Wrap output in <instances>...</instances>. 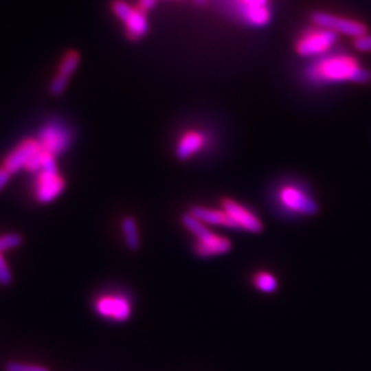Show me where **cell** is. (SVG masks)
<instances>
[{"label": "cell", "mask_w": 371, "mask_h": 371, "mask_svg": "<svg viewBox=\"0 0 371 371\" xmlns=\"http://www.w3.org/2000/svg\"><path fill=\"white\" fill-rule=\"evenodd\" d=\"M308 81L319 86H330L341 83H367L371 74L358 59L350 54H326L316 58L305 70Z\"/></svg>", "instance_id": "6da1fadb"}, {"label": "cell", "mask_w": 371, "mask_h": 371, "mask_svg": "<svg viewBox=\"0 0 371 371\" xmlns=\"http://www.w3.org/2000/svg\"><path fill=\"white\" fill-rule=\"evenodd\" d=\"M337 41V34L315 25L300 34L295 43V52L303 58L324 57L330 52Z\"/></svg>", "instance_id": "7a4b0ae2"}, {"label": "cell", "mask_w": 371, "mask_h": 371, "mask_svg": "<svg viewBox=\"0 0 371 371\" xmlns=\"http://www.w3.org/2000/svg\"><path fill=\"white\" fill-rule=\"evenodd\" d=\"M276 200L286 212L292 214L314 215L319 210L317 202L309 192L295 184L281 186L276 192Z\"/></svg>", "instance_id": "3957f363"}, {"label": "cell", "mask_w": 371, "mask_h": 371, "mask_svg": "<svg viewBox=\"0 0 371 371\" xmlns=\"http://www.w3.org/2000/svg\"><path fill=\"white\" fill-rule=\"evenodd\" d=\"M311 21L316 27L327 29L337 35H345L356 38L368 33L367 25L356 19H346L338 14H329L324 11H316L311 14Z\"/></svg>", "instance_id": "277c9868"}, {"label": "cell", "mask_w": 371, "mask_h": 371, "mask_svg": "<svg viewBox=\"0 0 371 371\" xmlns=\"http://www.w3.org/2000/svg\"><path fill=\"white\" fill-rule=\"evenodd\" d=\"M38 142L43 150L57 157L71 144V133L63 124H47L38 133Z\"/></svg>", "instance_id": "5b68a950"}, {"label": "cell", "mask_w": 371, "mask_h": 371, "mask_svg": "<svg viewBox=\"0 0 371 371\" xmlns=\"http://www.w3.org/2000/svg\"><path fill=\"white\" fill-rule=\"evenodd\" d=\"M96 314L115 322H125L133 314L131 302L123 295H106L95 302Z\"/></svg>", "instance_id": "8992f818"}, {"label": "cell", "mask_w": 371, "mask_h": 371, "mask_svg": "<svg viewBox=\"0 0 371 371\" xmlns=\"http://www.w3.org/2000/svg\"><path fill=\"white\" fill-rule=\"evenodd\" d=\"M113 12L123 23H125L126 30L131 38H143L148 33L149 23L142 10L133 9L128 3L117 0L113 4Z\"/></svg>", "instance_id": "52a82bcc"}, {"label": "cell", "mask_w": 371, "mask_h": 371, "mask_svg": "<svg viewBox=\"0 0 371 371\" xmlns=\"http://www.w3.org/2000/svg\"><path fill=\"white\" fill-rule=\"evenodd\" d=\"M43 148L38 144V139H25L19 146L14 148L5 159L4 168L10 175L19 173L22 170H27L35 157L41 153Z\"/></svg>", "instance_id": "ba28073f"}, {"label": "cell", "mask_w": 371, "mask_h": 371, "mask_svg": "<svg viewBox=\"0 0 371 371\" xmlns=\"http://www.w3.org/2000/svg\"><path fill=\"white\" fill-rule=\"evenodd\" d=\"M223 210L229 215V219L234 221L237 229H244L250 234H260L263 229V224L261 220L254 214L251 210H247V207L240 205L234 200H224Z\"/></svg>", "instance_id": "9c48e42d"}, {"label": "cell", "mask_w": 371, "mask_h": 371, "mask_svg": "<svg viewBox=\"0 0 371 371\" xmlns=\"http://www.w3.org/2000/svg\"><path fill=\"white\" fill-rule=\"evenodd\" d=\"M65 189V181L58 172H38L35 196L40 203H51Z\"/></svg>", "instance_id": "30bf717a"}, {"label": "cell", "mask_w": 371, "mask_h": 371, "mask_svg": "<svg viewBox=\"0 0 371 371\" xmlns=\"http://www.w3.org/2000/svg\"><path fill=\"white\" fill-rule=\"evenodd\" d=\"M231 247H232V243L229 242V239L214 234V236L202 242L196 240L194 251L201 258H212V257L227 254L231 251Z\"/></svg>", "instance_id": "8fae6325"}, {"label": "cell", "mask_w": 371, "mask_h": 371, "mask_svg": "<svg viewBox=\"0 0 371 371\" xmlns=\"http://www.w3.org/2000/svg\"><path fill=\"white\" fill-rule=\"evenodd\" d=\"M190 214L194 215L196 219L200 220L203 224L212 226H221L226 229H237L234 221L229 219V215L225 213L224 210H210L201 205H195L190 210Z\"/></svg>", "instance_id": "7c38bea8"}, {"label": "cell", "mask_w": 371, "mask_h": 371, "mask_svg": "<svg viewBox=\"0 0 371 371\" xmlns=\"http://www.w3.org/2000/svg\"><path fill=\"white\" fill-rule=\"evenodd\" d=\"M205 136L201 133L191 131L181 138L179 143L177 144L176 155L179 160H188L195 154L200 152L205 146Z\"/></svg>", "instance_id": "4fadbf2b"}, {"label": "cell", "mask_w": 371, "mask_h": 371, "mask_svg": "<svg viewBox=\"0 0 371 371\" xmlns=\"http://www.w3.org/2000/svg\"><path fill=\"white\" fill-rule=\"evenodd\" d=\"M122 231H123L124 240L126 247L131 251H137L141 245V238L138 232V226L136 220L133 216H126L122 220Z\"/></svg>", "instance_id": "5bb4252c"}, {"label": "cell", "mask_w": 371, "mask_h": 371, "mask_svg": "<svg viewBox=\"0 0 371 371\" xmlns=\"http://www.w3.org/2000/svg\"><path fill=\"white\" fill-rule=\"evenodd\" d=\"M252 284L257 290L261 291L263 293H273L278 290L279 282L276 280V276L268 273V271H258L252 278Z\"/></svg>", "instance_id": "9a60e30c"}, {"label": "cell", "mask_w": 371, "mask_h": 371, "mask_svg": "<svg viewBox=\"0 0 371 371\" xmlns=\"http://www.w3.org/2000/svg\"><path fill=\"white\" fill-rule=\"evenodd\" d=\"M80 65V54L76 52L67 53V57L64 58L58 75L70 78L72 74L76 71L77 67Z\"/></svg>", "instance_id": "2e32d148"}, {"label": "cell", "mask_w": 371, "mask_h": 371, "mask_svg": "<svg viewBox=\"0 0 371 371\" xmlns=\"http://www.w3.org/2000/svg\"><path fill=\"white\" fill-rule=\"evenodd\" d=\"M23 243V237L19 234H5L0 236V254L14 250Z\"/></svg>", "instance_id": "e0dca14e"}, {"label": "cell", "mask_w": 371, "mask_h": 371, "mask_svg": "<svg viewBox=\"0 0 371 371\" xmlns=\"http://www.w3.org/2000/svg\"><path fill=\"white\" fill-rule=\"evenodd\" d=\"M239 14L243 16L247 11L269 6V0H237Z\"/></svg>", "instance_id": "ac0fdd59"}, {"label": "cell", "mask_w": 371, "mask_h": 371, "mask_svg": "<svg viewBox=\"0 0 371 371\" xmlns=\"http://www.w3.org/2000/svg\"><path fill=\"white\" fill-rule=\"evenodd\" d=\"M67 85H69V78L57 75V76L53 78L52 82H51L49 91H51L52 95H62L63 93L67 91Z\"/></svg>", "instance_id": "d6986e66"}, {"label": "cell", "mask_w": 371, "mask_h": 371, "mask_svg": "<svg viewBox=\"0 0 371 371\" xmlns=\"http://www.w3.org/2000/svg\"><path fill=\"white\" fill-rule=\"evenodd\" d=\"M5 371H51L48 368L35 364H25V363L11 362L5 366Z\"/></svg>", "instance_id": "ffe728a7"}, {"label": "cell", "mask_w": 371, "mask_h": 371, "mask_svg": "<svg viewBox=\"0 0 371 371\" xmlns=\"http://www.w3.org/2000/svg\"><path fill=\"white\" fill-rule=\"evenodd\" d=\"M12 282V273L4 255L0 254V285L10 286Z\"/></svg>", "instance_id": "44dd1931"}, {"label": "cell", "mask_w": 371, "mask_h": 371, "mask_svg": "<svg viewBox=\"0 0 371 371\" xmlns=\"http://www.w3.org/2000/svg\"><path fill=\"white\" fill-rule=\"evenodd\" d=\"M355 48L363 53L371 52V34L366 33L353 40Z\"/></svg>", "instance_id": "7402d4cb"}, {"label": "cell", "mask_w": 371, "mask_h": 371, "mask_svg": "<svg viewBox=\"0 0 371 371\" xmlns=\"http://www.w3.org/2000/svg\"><path fill=\"white\" fill-rule=\"evenodd\" d=\"M10 178H11V175L5 170L4 167H1L0 168V191L9 184Z\"/></svg>", "instance_id": "603a6c76"}, {"label": "cell", "mask_w": 371, "mask_h": 371, "mask_svg": "<svg viewBox=\"0 0 371 371\" xmlns=\"http://www.w3.org/2000/svg\"><path fill=\"white\" fill-rule=\"evenodd\" d=\"M157 0H139V5H141V9L143 11H148V10H152L155 4H157Z\"/></svg>", "instance_id": "cb8c5ba5"}, {"label": "cell", "mask_w": 371, "mask_h": 371, "mask_svg": "<svg viewBox=\"0 0 371 371\" xmlns=\"http://www.w3.org/2000/svg\"><path fill=\"white\" fill-rule=\"evenodd\" d=\"M195 1H197L199 4H201V3H205V0H195Z\"/></svg>", "instance_id": "d4e9b609"}]
</instances>
